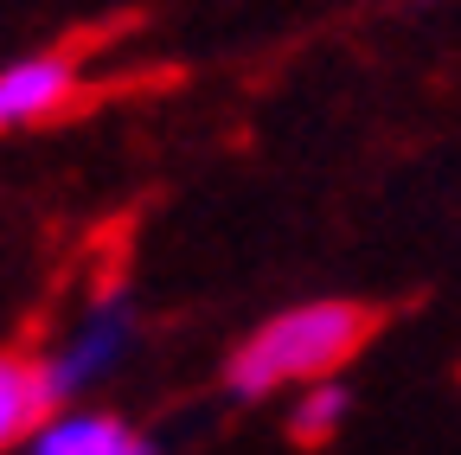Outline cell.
Wrapping results in <instances>:
<instances>
[{
    "mask_svg": "<svg viewBox=\"0 0 461 455\" xmlns=\"http://www.w3.org/2000/svg\"><path fill=\"white\" fill-rule=\"evenodd\" d=\"M378 327L372 302L353 296H321V302H295L276 308L269 321H257L224 359V391L238 405H263L276 391H302L308 378H327L353 359Z\"/></svg>",
    "mask_w": 461,
    "mask_h": 455,
    "instance_id": "cell-1",
    "label": "cell"
},
{
    "mask_svg": "<svg viewBox=\"0 0 461 455\" xmlns=\"http://www.w3.org/2000/svg\"><path fill=\"white\" fill-rule=\"evenodd\" d=\"M135 340H141L135 296H129V289L96 296V302L39 353V359H45V378H51V391H58V405H84L103 378H115V372H122V359L135 353Z\"/></svg>",
    "mask_w": 461,
    "mask_h": 455,
    "instance_id": "cell-2",
    "label": "cell"
},
{
    "mask_svg": "<svg viewBox=\"0 0 461 455\" xmlns=\"http://www.w3.org/2000/svg\"><path fill=\"white\" fill-rule=\"evenodd\" d=\"M84 96V65L71 51H32L0 65V135H26Z\"/></svg>",
    "mask_w": 461,
    "mask_h": 455,
    "instance_id": "cell-3",
    "label": "cell"
},
{
    "mask_svg": "<svg viewBox=\"0 0 461 455\" xmlns=\"http://www.w3.org/2000/svg\"><path fill=\"white\" fill-rule=\"evenodd\" d=\"M26 455H160V442L141 436L129 417H115V411H96V405H58V411L32 430Z\"/></svg>",
    "mask_w": 461,
    "mask_h": 455,
    "instance_id": "cell-4",
    "label": "cell"
},
{
    "mask_svg": "<svg viewBox=\"0 0 461 455\" xmlns=\"http://www.w3.org/2000/svg\"><path fill=\"white\" fill-rule=\"evenodd\" d=\"M58 411V391L39 353H0V455L32 442V430Z\"/></svg>",
    "mask_w": 461,
    "mask_h": 455,
    "instance_id": "cell-5",
    "label": "cell"
},
{
    "mask_svg": "<svg viewBox=\"0 0 461 455\" xmlns=\"http://www.w3.org/2000/svg\"><path fill=\"white\" fill-rule=\"evenodd\" d=\"M346 411H353V391H346L339 372H327V378H308V385L295 391L288 430H295V442H327V436L346 423Z\"/></svg>",
    "mask_w": 461,
    "mask_h": 455,
    "instance_id": "cell-6",
    "label": "cell"
}]
</instances>
